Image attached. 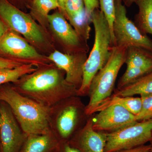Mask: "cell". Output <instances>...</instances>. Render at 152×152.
<instances>
[{"instance_id":"6da1fadb","label":"cell","mask_w":152,"mask_h":152,"mask_svg":"<svg viewBox=\"0 0 152 152\" xmlns=\"http://www.w3.org/2000/svg\"><path fill=\"white\" fill-rule=\"evenodd\" d=\"M65 72L57 67H38L21 77L12 86L20 94L52 107L61 101L77 96V89L66 81Z\"/></svg>"},{"instance_id":"7a4b0ae2","label":"cell","mask_w":152,"mask_h":152,"mask_svg":"<svg viewBox=\"0 0 152 152\" xmlns=\"http://www.w3.org/2000/svg\"><path fill=\"white\" fill-rule=\"evenodd\" d=\"M5 84L0 86V101L10 106L23 132L27 136L50 132L52 107L23 96L12 86Z\"/></svg>"},{"instance_id":"3957f363","label":"cell","mask_w":152,"mask_h":152,"mask_svg":"<svg viewBox=\"0 0 152 152\" xmlns=\"http://www.w3.org/2000/svg\"><path fill=\"white\" fill-rule=\"evenodd\" d=\"M92 23L94 28V42L84 65L83 81L77 91V96L80 97L88 95L92 80L105 65L111 54V32L100 9H96L93 13Z\"/></svg>"},{"instance_id":"277c9868","label":"cell","mask_w":152,"mask_h":152,"mask_svg":"<svg viewBox=\"0 0 152 152\" xmlns=\"http://www.w3.org/2000/svg\"><path fill=\"white\" fill-rule=\"evenodd\" d=\"M127 49L112 47L108 61L93 78L89 91V102L86 107L88 117L93 115L99 106L112 95L118 74L125 64Z\"/></svg>"},{"instance_id":"5b68a950","label":"cell","mask_w":152,"mask_h":152,"mask_svg":"<svg viewBox=\"0 0 152 152\" xmlns=\"http://www.w3.org/2000/svg\"><path fill=\"white\" fill-rule=\"evenodd\" d=\"M86 107L77 96L66 98L52 107L50 128L60 142L69 141L84 126L89 117Z\"/></svg>"},{"instance_id":"8992f818","label":"cell","mask_w":152,"mask_h":152,"mask_svg":"<svg viewBox=\"0 0 152 152\" xmlns=\"http://www.w3.org/2000/svg\"><path fill=\"white\" fill-rule=\"evenodd\" d=\"M114 46L137 47L152 53V40L140 31L127 16L126 7L122 0H115V19L113 23Z\"/></svg>"},{"instance_id":"52a82bcc","label":"cell","mask_w":152,"mask_h":152,"mask_svg":"<svg viewBox=\"0 0 152 152\" xmlns=\"http://www.w3.org/2000/svg\"><path fill=\"white\" fill-rule=\"evenodd\" d=\"M106 134L104 152H117L142 145L152 139V119L137 122Z\"/></svg>"},{"instance_id":"ba28073f","label":"cell","mask_w":152,"mask_h":152,"mask_svg":"<svg viewBox=\"0 0 152 152\" xmlns=\"http://www.w3.org/2000/svg\"><path fill=\"white\" fill-rule=\"evenodd\" d=\"M0 16L12 29L30 42L40 44L45 41L40 28L31 17L7 0H0Z\"/></svg>"},{"instance_id":"9c48e42d","label":"cell","mask_w":152,"mask_h":152,"mask_svg":"<svg viewBox=\"0 0 152 152\" xmlns=\"http://www.w3.org/2000/svg\"><path fill=\"white\" fill-rule=\"evenodd\" d=\"M0 112L1 152H20L28 136L23 132L10 106L3 101H0Z\"/></svg>"},{"instance_id":"30bf717a","label":"cell","mask_w":152,"mask_h":152,"mask_svg":"<svg viewBox=\"0 0 152 152\" xmlns=\"http://www.w3.org/2000/svg\"><path fill=\"white\" fill-rule=\"evenodd\" d=\"M93 128L95 131L104 133L115 132L137 122L136 116L122 106L108 107L92 115Z\"/></svg>"},{"instance_id":"8fae6325","label":"cell","mask_w":152,"mask_h":152,"mask_svg":"<svg viewBox=\"0 0 152 152\" xmlns=\"http://www.w3.org/2000/svg\"><path fill=\"white\" fill-rule=\"evenodd\" d=\"M47 19L52 29L67 50V54L87 53L88 51L89 48L88 43L78 35L61 11L49 14Z\"/></svg>"},{"instance_id":"7c38bea8","label":"cell","mask_w":152,"mask_h":152,"mask_svg":"<svg viewBox=\"0 0 152 152\" xmlns=\"http://www.w3.org/2000/svg\"><path fill=\"white\" fill-rule=\"evenodd\" d=\"M48 58L57 68L65 72L66 82L78 90L83 81L84 65L88 58L87 53L70 54L56 51Z\"/></svg>"},{"instance_id":"4fadbf2b","label":"cell","mask_w":152,"mask_h":152,"mask_svg":"<svg viewBox=\"0 0 152 152\" xmlns=\"http://www.w3.org/2000/svg\"><path fill=\"white\" fill-rule=\"evenodd\" d=\"M106 141V133L96 132L93 129L92 115L68 142L80 152H104Z\"/></svg>"},{"instance_id":"5bb4252c","label":"cell","mask_w":152,"mask_h":152,"mask_svg":"<svg viewBox=\"0 0 152 152\" xmlns=\"http://www.w3.org/2000/svg\"><path fill=\"white\" fill-rule=\"evenodd\" d=\"M0 52L22 59L39 60L42 58L26 41L12 32L6 33L0 40Z\"/></svg>"},{"instance_id":"9a60e30c","label":"cell","mask_w":152,"mask_h":152,"mask_svg":"<svg viewBox=\"0 0 152 152\" xmlns=\"http://www.w3.org/2000/svg\"><path fill=\"white\" fill-rule=\"evenodd\" d=\"M60 141L52 132L28 135L20 152H56Z\"/></svg>"},{"instance_id":"2e32d148","label":"cell","mask_w":152,"mask_h":152,"mask_svg":"<svg viewBox=\"0 0 152 152\" xmlns=\"http://www.w3.org/2000/svg\"><path fill=\"white\" fill-rule=\"evenodd\" d=\"M151 93H152V71L122 88L116 89L113 95L126 97Z\"/></svg>"},{"instance_id":"e0dca14e","label":"cell","mask_w":152,"mask_h":152,"mask_svg":"<svg viewBox=\"0 0 152 152\" xmlns=\"http://www.w3.org/2000/svg\"><path fill=\"white\" fill-rule=\"evenodd\" d=\"M135 3L138 12L134 23L143 34L152 36V0H136Z\"/></svg>"},{"instance_id":"ac0fdd59","label":"cell","mask_w":152,"mask_h":152,"mask_svg":"<svg viewBox=\"0 0 152 152\" xmlns=\"http://www.w3.org/2000/svg\"><path fill=\"white\" fill-rule=\"evenodd\" d=\"M115 105L122 106L136 116L141 110L142 100L140 97L119 96L112 94L99 106L95 113L100 111L110 106Z\"/></svg>"},{"instance_id":"d6986e66","label":"cell","mask_w":152,"mask_h":152,"mask_svg":"<svg viewBox=\"0 0 152 152\" xmlns=\"http://www.w3.org/2000/svg\"><path fill=\"white\" fill-rule=\"evenodd\" d=\"M125 64H126L127 67L148 68L152 69V53L137 47L128 48Z\"/></svg>"},{"instance_id":"ffe728a7","label":"cell","mask_w":152,"mask_h":152,"mask_svg":"<svg viewBox=\"0 0 152 152\" xmlns=\"http://www.w3.org/2000/svg\"><path fill=\"white\" fill-rule=\"evenodd\" d=\"M38 63H26L13 69H5L0 70V86L8 83H15L21 77L31 73L37 69Z\"/></svg>"},{"instance_id":"44dd1931","label":"cell","mask_w":152,"mask_h":152,"mask_svg":"<svg viewBox=\"0 0 152 152\" xmlns=\"http://www.w3.org/2000/svg\"><path fill=\"white\" fill-rule=\"evenodd\" d=\"M67 18L78 35L88 43L91 31L90 24L92 23V16L87 13L85 9L78 14Z\"/></svg>"},{"instance_id":"7402d4cb","label":"cell","mask_w":152,"mask_h":152,"mask_svg":"<svg viewBox=\"0 0 152 152\" xmlns=\"http://www.w3.org/2000/svg\"><path fill=\"white\" fill-rule=\"evenodd\" d=\"M152 71V69L148 68L127 67L124 73L119 80L116 89L122 88Z\"/></svg>"},{"instance_id":"603a6c76","label":"cell","mask_w":152,"mask_h":152,"mask_svg":"<svg viewBox=\"0 0 152 152\" xmlns=\"http://www.w3.org/2000/svg\"><path fill=\"white\" fill-rule=\"evenodd\" d=\"M59 8L56 0H33L32 11L36 15L46 18L50 11Z\"/></svg>"},{"instance_id":"cb8c5ba5","label":"cell","mask_w":152,"mask_h":152,"mask_svg":"<svg viewBox=\"0 0 152 152\" xmlns=\"http://www.w3.org/2000/svg\"><path fill=\"white\" fill-rule=\"evenodd\" d=\"M142 108L140 112L135 116L137 122L152 119V93L140 95Z\"/></svg>"},{"instance_id":"d4e9b609","label":"cell","mask_w":152,"mask_h":152,"mask_svg":"<svg viewBox=\"0 0 152 152\" xmlns=\"http://www.w3.org/2000/svg\"><path fill=\"white\" fill-rule=\"evenodd\" d=\"M98 1L99 4L100 10L103 13L108 22L111 32L112 47L114 46L112 29L115 19V0H98Z\"/></svg>"},{"instance_id":"484cf974","label":"cell","mask_w":152,"mask_h":152,"mask_svg":"<svg viewBox=\"0 0 152 152\" xmlns=\"http://www.w3.org/2000/svg\"><path fill=\"white\" fill-rule=\"evenodd\" d=\"M85 9L84 0H66L64 5V16H73Z\"/></svg>"},{"instance_id":"4316f807","label":"cell","mask_w":152,"mask_h":152,"mask_svg":"<svg viewBox=\"0 0 152 152\" xmlns=\"http://www.w3.org/2000/svg\"><path fill=\"white\" fill-rule=\"evenodd\" d=\"M26 62L20 61L0 57V70L5 69H13L21 66Z\"/></svg>"},{"instance_id":"83f0119b","label":"cell","mask_w":152,"mask_h":152,"mask_svg":"<svg viewBox=\"0 0 152 152\" xmlns=\"http://www.w3.org/2000/svg\"><path fill=\"white\" fill-rule=\"evenodd\" d=\"M84 2L86 12L90 15L92 16L94 11L99 8L98 0H84Z\"/></svg>"},{"instance_id":"f1b7e54d","label":"cell","mask_w":152,"mask_h":152,"mask_svg":"<svg viewBox=\"0 0 152 152\" xmlns=\"http://www.w3.org/2000/svg\"><path fill=\"white\" fill-rule=\"evenodd\" d=\"M56 152H80L71 145L68 141L60 142Z\"/></svg>"},{"instance_id":"f546056e","label":"cell","mask_w":152,"mask_h":152,"mask_svg":"<svg viewBox=\"0 0 152 152\" xmlns=\"http://www.w3.org/2000/svg\"><path fill=\"white\" fill-rule=\"evenodd\" d=\"M151 145H142L129 149L122 150L117 152H151Z\"/></svg>"},{"instance_id":"4dcf8cb0","label":"cell","mask_w":152,"mask_h":152,"mask_svg":"<svg viewBox=\"0 0 152 152\" xmlns=\"http://www.w3.org/2000/svg\"><path fill=\"white\" fill-rule=\"evenodd\" d=\"M56 1L58 4L59 9H60V11L64 15V5L66 0H56Z\"/></svg>"},{"instance_id":"1f68e13d","label":"cell","mask_w":152,"mask_h":152,"mask_svg":"<svg viewBox=\"0 0 152 152\" xmlns=\"http://www.w3.org/2000/svg\"><path fill=\"white\" fill-rule=\"evenodd\" d=\"M7 31V29L4 25L0 20V40L5 34Z\"/></svg>"},{"instance_id":"d6a6232c","label":"cell","mask_w":152,"mask_h":152,"mask_svg":"<svg viewBox=\"0 0 152 152\" xmlns=\"http://www.w3.org/2000/svg\"><path fill=\"white\" fill-rule=\"evenodd\" d=\"M136 0H122L123 4L126 7H130L135 2Z\"/></svg>"},{"instance_id":"836d02e7","label":"cell","mask_w":152,"mask_h":152,"mask_svg":"<svg viewBox=\"0 0 152 152\" xmlns=\"http://www.w3.org/2000/svg\"><path fill=\"white\" fill-rule=\"evenodd\" d=\"M1 112H0V132H1ZM1 151V138H0V152Z\"/></svg>"},{"instance_id":"e575fe53","label":"cell","mask_w":152,"mask_h":152,"mask_svg":"<svg viewBox=\"0 0 152 152\" xmlns=\"http://www.w3.org/2000/svg\"><path fill=\"white\" fill-rule=\"evenodd\" d=\"M150 143H151V144H150L151 146V152H152V139L150 141Z\"/></svg>"}]
</instances>
